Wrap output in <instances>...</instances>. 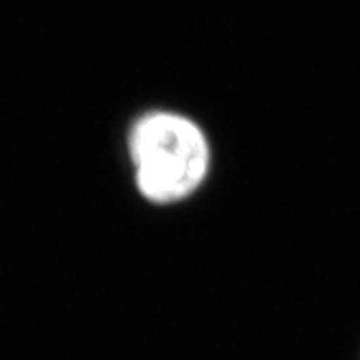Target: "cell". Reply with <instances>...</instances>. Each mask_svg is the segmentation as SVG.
<instances>
[{
    "label": "cell",
    "instance_id": "6da1fadb",
    "mask_svg": "<svg viewBox=\"0 0 360 360\" xmlns=\"http://www.w3.org/2000/svg\"><path fill=\"white\" fill-rule=\"evenodd\" d=\"M126 154L137 193L154 207L191 200L213 167L207 131L187 113L172 109L137 115L126 133Z\"/></svg>",
    "mask_w": 360,
    "mask_h": 360
}]
</instances>
